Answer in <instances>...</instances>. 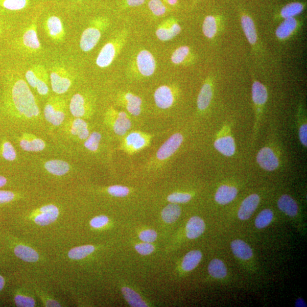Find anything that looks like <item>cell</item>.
<instances>
[{"label": "cell", "mask_w": 307, "mask_h": 307, "mask_svg": "<svg viewBox=\"0 0 307 307\" xmlns=\"http://www.w3.org/2000/svg\"><path fill=\"white\" fill-rule=\"evenodd\" d=\"M59 210L57 206L49 204L35 211L33 215L35 223L40 226H47L55 222L58 218Z\"/></svg>", "instance_id": "11"}, {"label": "cell", "mask_w": 307, "mask_h": 307, "mask_svg": "<svg viewBox=\"0 0 307 307\" xmlns=\"http://www.w3.org/2000/svg\"><path fill=\"white\" fill-rule=\"evenodd\" d=\"M95 250L93 245L78 246L72 249L68 253V257L73 260H80L87 257L91 254Z\"/></svg>", "instance_id": "36"}, {"label": "cell", "mask_w": 307, "mask_h": 307, "mask_svg": "<svg viewBox=\"0 0 307 307\" xmlns=\"http://www.w3.org/2000/svg\"><path fill=\"white\" fill-rule=\"evenodd\" d=\"M135 249L139 254L143 255L152 254L155 249L153 245L145 242L136 245Z\"/></svg>", "instance_id": "51"}, {"label": "cell", "mask_w": 307, "mask_h": 307, "mask_svg": "<svg viewBox=\"0 0 307 307\" xmlns=\"http://www.w3.org/2000/svg\"><path fill=\"white\" fill-rule=\"evenodd\" d=\"M183 139V135L180 133L173 134L161 145L156 153V158L163 161L172 157L182 145Z\"/></svg>", "instance_id": "9"}, {"label": "cell", "mask_w": 307, "mask_h": 307, "mask_svg": "<svg viewBox=\"0 0 307 307\" xmlns=\"http://www.w3.org/2000/svg\"><path fill=\"white\" fill-rule=\"evenodd\" d=\"M214 147L225 157H231L235 153V140L232 136L229 134H224L216 138L214 142Z\"/></svg>", "instance_id": "18"}, {"label": "cell", "mask_w": 307, "mask_h": 307, "mask_svg": "<svg viewBox=\"0 0 307 307\" xmlns=\"http://www.w3.org/2000/svg\"><path fill=\"white\" fill-rule=\"evenodd\" d=\"M18 141L20 147L25 152H39L46 148L44 140L31 133H23Z\"/></svg>", "instance_id": "16"}, {"label": "cell", "mask_w": 307, "mask_h": 307, "mask_svg": "<svg viewBox=\"0 0 307 307\" xmlns=\"http://www.w3.org/2000/svg\"><path fill=\"white\" fill-rule=\"evenodd\" d=\"M122 99L127 111L134 116H138L142 112L143 100L137 95L127 92L123 95Z\"/></svg>", "instance_id": "21"}, {"label": "cell", "mask_w": 307, "mask_h": 307, "mask_svg": "<svg viewBox=\"0 0 307 307\" xmlns=\"http://www.w3.org/2000/svg\"><path fill=\"white\" fill-rule=\"evenodd\" d=\"M297 25L298 23L295 18L285 19L276 30V37L281 39L289 38L295 31Z\"/></svg>", "instance_id": "30"}, {"label": "cell", "mask_w": 307, "mask_h": 307, "mask_svg": "<svg viewBox=\"0 0 307 307\" xmlns=\"http://www.w3.org/2000/svg\"><path fill=\"white\" fill-rule=\"evenodd\" d=\"M16 197V194L12 191L0 190V205L11 202Z\"/></svg>", "instance_id": "53"}, {"label": "cell", "mask_w": 307, "mask_h": 307, "mask_svg": "<svg viewBox=\"0 0 307 307\" xmlns=\"http://www.w3.org/2000/svg\"><path fill=\"white\" fill-rule=\"evenodd\" d=\"M166 1L172 6H175L178 3V0H166Z\"/></svg>", "instance_id": "60"}, {"label": "cell", "mask_w": 307, "mask_h": 307, "mask_svg": "<svg viewBox=\"0 0 307 307\" xmlns=\"http://www.w3.org/2000/svg\"><path fill=\"white\" fill-rule=\"evenodd\" d=\"M127 33L122 32L105 44L98 55L96 63L100 68H107L117 56L127 41Z\"/></svg>", "instance_id": "2"}, {"label": "cell", "mask_w": 307, "mask_h": 307, "mask_svg": "<svg viewBox=\"0 0 307 307\" xmlns=\"http://www.w3.org/2000/svg\"><path fill=\"white\" fill-rule=\"evenodd\" d=\"M154 99L158 108L162 109H169L173 106L175 102V90L169 85H161L155 90Z\"/></svg>", "instance_id": "13"}, {"label": "cell", "mask_w": 307, "mask_h": 307, "mask_svg": "<svg viewBox=\"0 0 307 307\" xmlns=\"http://www.w3.org/2000/svg\"><path fill=\"white\" fill-rule=\"evenodd\" d=\"M238 194V190L233 186L223 185L218 188L215 199L218 204L226 205L234 200Z\"/></svg>", "instance_id": "23"}, {"label": "cell", "mask_w": 307, "mask_h": 307, "mask_svg": "<svg viewBox=\"0 0 307 307\" xmlns=\"http://www.w3.org/2000/svg\"><path fill=\"white\" fill-rule=\"evenodd\" d=\"M181 31L182 28L177 20L169 18L159 25L155 34L160 41L167 42L178 36Z\"/></svg>", "instance_id": "10"}, {"label": "cell", "mask_w": 307, "mask_h": 307, "mask_svg": "<svg viewBox=\"0 0 307 307\" xmlns=\"http://www.w3.org/2000/svg\"><path fill=\"white\" fill-rule=\"evenodd\" d=\"M44 29L48 36L55 42H60L65 36V31L61 19L53 16L48 18L45 22Z\"/></svg>", "instance_id": "17"}, {"label": "cell", "mask_w": 307, "mask_h": 307, "mask_svg": "<svg viewBox=\"0 0 307 307\" xmlns=\"http://www.w3.org/2000/svg\"><path fill=\"white\" fill-rule=\"evenodd\" d=\"M102 138V134L98 132H93L90 133L88 137L85 140L84 143V147L90 151V152H97L99 148Z\"/></svg>", "instance_id": "42"}, {"label": "cell", "mask_w": 307, "mask_h": 307, "mask_svg": "<svg viewBox=\"0 0 307 307\" xmlns=\"http://www.w3.org/2000/svg\"><path fill=\"white\" fill-rule=\"evenodd\" d=\"M67 103L59 97L50 98L44 108L45 119L54 126L61 125L65 119Z\"/></svg>", "instance_id": "4"}, {"label": "cell", "mask_w": 307, "mask_h": 307, "mask_svg": "<svg viewBox=\"0 0 307 307\" xmlns=\"http://www.w3.org/2000/svg\"><path fill=\"white\" fill-rule=\"evenodd\" d=\"M299 137L301 144L306 148L307 146V125L304 123L300 126L299 129Z\"/></svg>", "instance_id": "54"}, {"label": "cell", "mask_w": 307, "mask_h": 307, "mask_svg": "<svg viewBox=\"0 0 307 307\" xmlns=\"http://www.w3.org/2000/svg\"><path fill=\"white\" fill-rule=\"evenodd\" d=\"M23 46L30 52H38L41 49L37 34V25L33 22L23 32L22 37Z\"/></svg>", "instance_id": "15"}, {"label": "cell", "mask_w": 307, "mask_h": 307, "mask_svg": "<svg viewBox=\"0 0 307 307\" xmlns=\"http://www.w3.org/2000/svg\"><path fill=\"white\" fill-rule=\"evenodd\" d=\"M274 214L273 211L266 209L261 211L255 220V225L258 229H263L268 226L273 220Z\"/></svg>", "instance_id": "40"}, {"label": "cell", "mask_w": 307, "mask_h": 307, "mask_svg": "<svg viewBox=\"0 0 307 307\" xmlns=\"http://www.w3.org/2000/svg\"><path fill=\"white\" fill-rule=\"evenodd\" d=\"M1 154L4 159L10 161H13L17 158V153L13 145L8 141L4 140L1 146Z\"/></svg>", "instance_id": "44"}, {"label": "cell", "mask_w": 307, "mask_h": 307, "mask_svg": "<svg viewBox=\"0 0 307 307\" xmlns=\"http://www.w3.org/2000/svg\"><path fill=\"white\" fill-rule=\"evenodd\" d=\"M149 8L155 16H162L166 12V7L161 0H150Z\"/></svg>", "instance_id": "47"}, {"label": "cell", "mask_w": 307, "mask_h": 307, "mask_svg": "<svg viewBox=\"0 0 307 307\" xmlns=\"http://www.w3.org/2000/svg\"><path fill=\"white\" fill-rule=\"evenodd\" d=\"M50 79L53 91L58 95L67 92L73 82L71 73L66 68L60 65H55L52 68Z\"/></svg>", "instance_id": "5"}, {"label": "cell", "mask_w": 307, "mask_h": 307, "mask_svg": "<svg viewBox=\"0 0 307 307\" xmlns=\"http://www.w3.org/2000/svg\"><path fill=\"white\" fill-rule=\"evenodd\" d=\"M139 239L145 243H153L157 239L156 231L152 229L145 230L139 234Z\"/></svg>", "instance_id": "52"}, {"label": "cell", "mask_w": 307, "mask_h": 307, "mask_svg": "<svg viewBox=\"0 0 307 307\" xmlns=\"http://www.w3.org/2000/svg\"><path fill=\"white\" fill-rule=\"evenodd\" d=\"M5 285H6V280L3 276L0 275V291L4 289Z\"/></svg>", "instance_id": "59"}, {"label": "cell", "mask_w": 307, "mask_h": 307, "mask_svg": "<svg viewBox=\"0 0 307 307\" xmlns=\"http://www.w3.org/2000/svg\"><path fill=\"white\" fill-rule=\"evenodd\" d=\"M122 293L126 300L130 306L133 307H147L148 305L142 299L136 292L128 288H123L122 289Z\"/></svg>", "instance_id": "35"}, {"label": "cell", "mask_w": 307, "mask_h": 307, "mask_svg": "<svg viewBox=\"0 0 307 307\" xmlns=\"http://www.w3.org/2000/svg\"><path fill=\"white\" fill-rule=\"evenodd\" d=\"M49 79L47 70L44 68L36 85V89L39 95L45 96L48 94L49 92Z\"/></svg>", "instance_id": "43"}, {"label": "cell", "mask_w": 307, "mask_h": 307, "mask_svg": "<svg viewBox=\"0 0 307 307\" xmlns=\"http://www.w3.org/2000/svg\"><path fill=\"white\" fill-rule=\"evenodd\" d=\"M67 131L70 134L80 140H85L90 134L88 124L81 118H76L67 125Z\"/></svg>", "instance_id": "20"}, {"label": "cell", "mask_w": 307, "mask_h": 307, "mask_svg": "<svg viewBox=\"0 0 307 307\" xmlns=\"http://www.w3.org/2000/svg\"><path fill=\"white\" fill-rule=\"evenodd\" d=\"M256 162L262 169L273 172L279 166V160L274 151L268 147L262 148L256 155Z\"/></svg>", "instance_id": "12"}, {"label": "cell", "mask_w": 307, "mask_h": 307, "mask_svg": "<svg viewBox=\"0 0 307 307\" xmlns=\"http://www.w3.org/2000/svg\"><path fill=\"white\" fill-rule=\"evenodd\" d=\"M202 258V254L199 250H193L186 254L182 262V268L185 271H190L196 268Z\"/></svg>", "instance_id": "32"}, {"label": "cell", "mask_w": 307, "mask_h": 307, "mask_svg": "<svg viewBox=\"0 0 307 307\" xmlns=\"http://www.w3.org/2000/svg\"><path fill=\"white\" fill-rule=\"evenodd\" d=\"M91 109L87 98L81 93L75 94L69 103V110L74 117L83 118L86 117Z\"/></svg>", "instance_id": "14"}, {"label": "cell", "mask_w": 307, "mask_h": 307, "mask_svg": "<svg viewBox=\"0 0 307 307\" xmlns=\"http://www.w3.org/2000/svg\"><path fill=\"white\" fill-rule=\"evenodd\" d=\"M15 255L27 263H34L39 260V254L34 249L23 244H17L13 249Z\"/></svg>", "instance_id": "27"}, {"label": "cell", "mask_w": 307, "mask_h": 307, "mask_svg": "<svg viewBox=\"0 0 307 307\" xmlns=\"http://www.w3.org/2000/svg\"><path fill=\"white\" fill-rule=\"evenodd\" d=\"M109 221L107 216L100 215L90 220V225L95 229L102 228L108 224Z\"/></svg>", "instance_id": "50"}, {"label": "cell", "mask_w": 307, "mask_h": 307, "mask_svg": "<svg viewBox=\"0 0 307 307\" xmlns=\"http://www.w3.org/2000/svg\"><path fill=\"white\" fill-rule=\"evenodd\" d=\"M2 32V26H1V23H0V33H1Z\"/></svg>", "instance_id": "61"}, {"label": "cell", "mask_w": 307, "mask_h": 307, "mask_svg": "<svg viewBox=\"0 0 307 307\" xmlns=\"http://www.w3.org/2000/svg\"><path fill=\"white\" fill-rule=\"evenodd\" d=\"M8 180L4 176L0 175V188L4 187L7 183Z\"/></svg>", "instance_id": "58"}, {"label": "cell", "mask_w": 307, "mask_h": 307, "mask_svg": "<svg viewBox=\"0 0 307 307\" xmlns=\"http://www.w3.org/2000/svg\"><path fill=\"white\" fill-rule=\"evenodd\" d=\"M150 140L148 134L135 131L130 133L125 138L122 149L128 154H134L148 147Z\"/></svg>", "instance_id": "8"}, {"label": "cell", "mask_w": 307, "mask_h": 307, "mask_svg": "<svg viewBox=\"0 0 307 307\" xmlns=\"http://www.w3.org/2000/svg\"><path fill=\"white\" fill-rule=\"evenodd\" d=\"M304 6L300 3H293L287 5L281 9V16L285 19L294 18L303 12Z\"/></svg>", "instance_id": "39"}, {"label": "cell", "mask_w": 307, "mask_h": 307, "mask_svg": "<svg viewBox=\"0 0 307 307\" xmlns=\"http://www.w3.org/2000/svg\"><path fill=\"white\" fill-rule=\"evenodd\" d=\"M14 303L19 307H34L36 302L32 296L22 294H16L14 295Z\"/></svg>", "instance_id": "45"}, {"label": "cell", "mask_w": 307, "mask_h": 307, "mask_svg": "<svg viewBox=\"0 0 307 307\" xmlns=\"http://www.w3.org/2000/svg\"><path fill=\"white\" fill-rule=\"evenodd\" d=\"M134 65L138 73L143 77H150L154 74L156 60L154 55L147 50H141L138 52L134 60Z\"/></svg>", "instance_id": "7"}, {"label": "cell", "mask_w": 307, "mask_h": 307, "mask_svg": "<svg viewBox=\"0 0 307 307\" xmlns=\"http://www.w3.org/2000/svg\"><path fill=\"white\" fill-rule=\"evenodd\" d=\"M279 209L284 213L294 217L298 212V206L295 200L289 195H284L278 201Z\"/></svg>", "instance_id": "29"}, {"label": "cell", "mask_w": 307, "mask_h": 307, "mask_svg": "<svg viewBox=\"0 0 307 307\" xmlns=\"http://www.w3.org/2000/svg\"><path fill=\"white\" fill-rule=\"evenodd\" d=\"M4 102L7 111L15 118L32 120L39 116L36 99L27 82L21 77L12 75L7 80Z\"/></svg>", "instance_id": "1"}, {"label": "cell", "mask_w": 307, "mask_h": 307, "mask_svg": "<svg viewBox=\"0 0 307 307\" xmlns=\"http://www.w3.org/2000/svg\"><path fill=\"white\" fill-rule=\"evenodd\" d=\"M212 97V85L209 80H207L201 87L198 97L197 107L200 112H204L209 107Z\"/></svg>", "instance_id": "22"}, {"label": "cell", "mask_w": 307, "mask_h": 307, "mask_svg": "<svg viewBox=\"0 0 307 307\" xmlns=\"http://www.w3.org/2000/svg\"><path fill=\"white\" fill-rule=\"evenodd\" d=\"M208 272L212 277L222 279L227 275V269L222 261L214 259L208 265Z\"/></svg>", "instance_id": "33"}, {"label": "cell", "mask_w": 307, "mask_h": 307, "mask_svg": "<svg viewBox=\"0 0 307 307\" xmlns=\"http://www.w3.org/2000/svg\"><path fill=\"white\" fill-rule=\"evenodd\" d=\"M145 2V0H126L128 6L132 7H136L141 6Z\"/></svg>", "instance_id": "55"}, {"label": "cell", "mask_w": 307, "mask_h": 307, "mask_svg": "<svg viewBox=\"0 0 307 307\" xmlns=\"http://www.w3.org/2000/svg\"><path fill=\"white\" fill-rule=\"evenodd\" d=\"M190 54V49L187 46H183L176 49L171 56V60L175 65L183 63Z\"/></svg>", "instance_id": "41"}, {"label": "cell", "mask_w": 307, "mask_h": 307, "mask_svg": "<svg viewBox=\"0 0 307 307\" xmlns=\"http://www.w3.org/2000/svg\"><path fill=\"white\" fill-rule=\"evenodd\" d=\"M28 0H1L2 6L9 11H19L27 6Z\"/></svg>", "instance_id": "46"}, {"label": "cell", "mask_w": 307, "mask_h": 307, "mask_svg": "<svg viewBox=\"0 0 307 307\" xmlns=\"http://www.w3.org/2000/svg\"><path fill=\"white\" fill-rule=\"evenodd\" d=\"M241 25L249 42L251 44H255L257 41V34L253 19L248 16H243L241 18Z\"/></svg>", "instance_id": "31"}, {"label": "cell", "mask_w": 307, "mask_h": 307, "mask_svg": "<svg viewBox=\"0 0 307 307\" xmlns=\"http://www.w3.org/2000/svg\"><path fill=\"white\" fill-rule=\"evenodd\" d=\"M295 306L298 307H306V304L303 299L299 298L296 301Z\"/></svg>", "instance_id": "57"}, {"label": "cell", "mask_w": 307, "mask_h": 307, "mask_svg": "<svg viewBox=\"0 0 307 307\" xmlns=\"http://www.w3.org/2000/svg\"><path fill=\"white\" fill-rule=\"evenodd\" d=\"M45 67L42 65H34L28 70L25 74V78L30 87L36 89L38 79Z\"/></svg>", "instance_id": "37"}, {"label": "cell", "mask_w": 307, "mask_h": 307, "mask_svg": "<svg viewBox=\"0 0 307 307\" xmlns=\"http://www.w3.org/2000/svg\"><path fill=\"white\" fill-rule=\"evenodd\" d=\"M44 168L49 173L62 177L69 173L71 166L65 161L52 159L46 161L44 164Z\"/></svg>", "instance_id": "25"}, {"label": "cell", "mask_w": 307, "mask_h": 307, "mask_svg": "<svg viewBox=\"0 0 307 307\" xmlns=\"http://www.w3.org/2000/svg\"><path fill=\"white\" fill-rule=\"evenodd\" d=\"M205 229L204 220L198 216H194L186 225V235L189 239H197L204 232Z\"/></svg>", "instance_id": "24"}, {"label": "cell", "mask_w": 307, "mask_h": 307, "mask_svg": "<svg viewBox=\"0 0 307 307\" xmlns=\"http://www.w3.org/2000/svg\"><path fill=\"white\" fill-rule=\"evenodd\" d=\"M231 249L235 256L240 259L248 260L252 257V249L243 240H235L232 241Z\"/></svg>", "instance_id": "28"}, {"label": "cell", "mask_w": 307, "mask_h": 307, "mask_svg": "<svg viewBox=\"0 0 307 307\" xmlns=\"http://www.w3.org/2000/svg\"><path fill=\"white\" fill-rule=\"evenodd\" d=\"M107 19H95L89 26L83 32L80 41V48L83 52L91 51L99 43L104 30L109 27Z\"/></svg>", "instance_id": "3"}, {"label": "cell", "mask_w": 307, "mask_h": 307, "mask_svg": "<svg viewBox=\"0 0 307 307\" xmlns=\"http://www.w3.org/2000/svg\"><path fill=\"white\" fill-rule=\"evenodd\" d=\"M218 32V23L212 16L206 17L203 24V32L204 36L209 39L215 37Z\"/></svg>", "instance_id": "38"}, {"label": "cell", "mask_w": 307, "mask_h": 307, "mask_svg": "<svg viewBox=\"0 0 307 307\" xmlns=\"http://www.w3.org/2000/svg\"><path fill=\"white\" fill-rule=\"evenodd\" d=\"M252 99L258 112H260V109L264 106L268 99V92L265 85L258 81H254L252 85Z\"/></svg>", "instance_id": "26"}, {"label": "cell", "mask_w": 307, "mask_h": 307, "mask_svg": "<svg viewBox=\"0 0 307 307\" xmlns=\"http://www.w3.org/2000/svg\"><path fill=\"white\" fill-rule=\"evenodd\" d=\"M181 215V209L177 204L172 203L162 210V218L165 223L171 224L175 222Z\"/></svg>", "instance_id": "34"}, {"label": "cell", "mask_w": 307, "mask_h": 307, "mask_svg": "<svg viewBox=\"0 0 307 307\" xmlns=\"http://www.w3.org/2000/svg\"><path fill=\"white\" fill-rule=\"evenodd\" d=\"M259 202L260 198L258 195L254 194L248 196L241 204L238 212L239 219L241 220L250 219L257 208Z\"/></svg>", "instance_id": "19"}, {"label": "cell", "mask_w": 307, "mask_h": 307, "mask_svg": "<svg viewBox=\"0 0 307 307\" xmlns=\"http://www.w3.org/2000/svg\"><path fill=\"white\" fill-rule=\"evenodd\" d=\"M45 304H46L45 306H61L58 301L53 299L47 300Z\"/></svg>", "instance_id": "56"}, {"label": "cell", "mask_w": 307, "mask_h": 307, "mask_svg": "<svg viewBox=\"0 0 307 307\" xmlns=\"http://www.w3.org/2000/svg\"><path fill=\"white\" fill-rule=\"evenodd\" d=\"M109 194L114 197L123 198L128 195L130 190L128 187L123 185H115L110 186L107 189Z\"/></svg>", "instance_id": "49"}, {"label": "cell", "mask_w": 307, "mask_h": 307, "mask_svg": "<svg viewBox=\"0 0 307 307\" xmlns=\"http://www.w3.org/2000/svg\"><path fill=\"white\" fill-rule=\"evenodd\" d=\"M106 120L114 132L119 136L127 134L132 127V122L128 114L125 112L117 111L113 108L108 110Z\"/></svg>", "instance_id": "6"}, {"label": "cell", "mask_w": 307, "mask_h": 307, "mask_svg": "<svg viewBox=\"0 0 307 307\" xmlns=\"http://www.w3.org/2000/svg\"><path fill=\"white\" fill-rule=\"evenodd\" d=\"M192 199L190 194L182 193H174L168 196V200L171 203L183 204L188 202Z\"/></svg>", "instance_id": "48"}]
</instances>
